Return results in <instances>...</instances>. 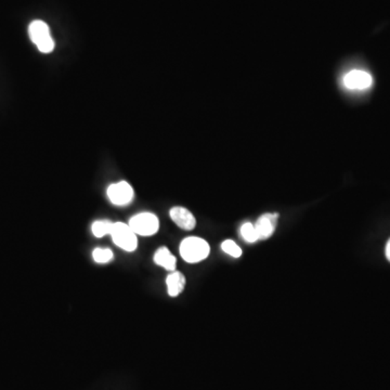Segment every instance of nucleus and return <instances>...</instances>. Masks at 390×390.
Returning a JSON list of instances; mask_svg holds the SVG:
<instances>
[{
    "label": "nucleus",
    "mask_w": 390,
    "mask_h": 390,
    "mask_svg": "<svg viewBox=\"0 0 390 390\" xmlns=\"http://www.w3.org/2000/svg\"><path fill=\"white\" fill-rule=\"evenodd\" d=\"M108 196L111 203L116 206H125L133 198V189L126 181L111 185L108 189Z\"/></svg>",
    "instance_id": "obj_5"
},
{
    "label": "nucleus",
    "mask_w": 390,
    "mask_h": 390,
    "mask_svg": "<svg viewBox=\"0 0 390 390\" xmlns=\"http://www.w3.org/2000/svg\"><path fill=\"white\" fill-rule=\"evenodd\" d=\"M111 236L116 245L126 252H133L137 248V234L133 232L129 225L123 223H114Z\"/></svg>",
    "instance_id": "obj_3"
},
{
    "label": "nucleus",
    "mask_w": 390,
    "mask_h": 390,
    "mask_svg": "<svg viewBox=\"0 0 390 390\" xmlns=\"http://www.w3.org/2000/svg\"><path fill=\"white\" fill-rule=\"evenodd\" d=\"M278 219L279 214H265V215L260 216L257 223H255L259 240H267L272 236L275 228H277V223H278Z\"/></svg>",
    "instance_id": "obj_7"
},
{
    "label": "nucleus",
    "mask_w": 390,
    "mask_h": 390,
    "mask_svg": "<svg viewBox=\"0 0 390 390\" xmlns=\"http://www.w3.org/2000/svg\"><path fill=\"white\" fill-rule=\"evenodd\" d=\"M170 218L171 221L181 228L183 230L190 231L193 230L196 225V221L193 214L190 210L185 207H174L169 212Z\"/></svg>",
    "instance_id": "obj_8"
},
{
    "label": "nucleus",
    "mask_w": 390,
    "mask_h": 390,
    "mask_svg": "<svg viewBox=\"0 0 390 390\" xmlns=\"http://www.w3.org/2000/svg\"><path fill=\"white\" fill-rule=\"evenodd\" d=\"M166 284H167V290L169 296L176 297V296L181 294L183 290H185V275L179 272V271H173L166 279Z\"/></svg>",
    "instance_id": "obj_9"
},
{
    "label": "nucleus",
    "mask_w": 390,
    "mask_h": 390,
    "mask_svg": "<svg viewBox=\"0 0 390 390\" xmlns=\"http://www.w3.org/2000/svg\"><path fill=\"white\" fill-rule=\"evenodd\" d=\"M28 35L32 44L41 53H50L55 49V40L47 23L41 20L32 21L28 26Z\"/></svg>",
    "instance_id": "obj_1"
},
{
    "label": "nucleus",
    "mask_w": 390,
    "mask_h": 390,
    "mask_svg": "<svg viewBox=\"0 0 390 390\" xmlns=\"http://www.w3.org/2000/svg\"><path fill=\"white\" fill-rule=\"evenodd\" d=\"M221 248H223L225 253L230 255L231 257L239 258L242 255V250L233 241H223V244H221Z\"/></svg>",
    "instance_id": "obj_14"
},
{
    "label": "nucleus",
    "mask_w": 390,
    "mask_h": 390,
    "mask_svg": "<svg viewBox=\"0 0 390 390\" xmlns=\"http://www.w3.org/2000/svg\"><path fill=\"white\" fill-rule=\"evenodd\" d=\"M128 225L133 229L136 234L150 236L158 232L160 221L154 214L141 213L133 216Z\"/></svg>",
    "instance_id": "obj_4"
},
{
    "label": "nucleus",
    "mask_w": 390,
    "mask_h": 390,
    "mask_svg": "<svg viewBox=\"0 0 390 390\" xmlns=\"http://www.w3.org/2000/svg\"><path fill=\"white\" fill-rule=\"evenodd\" d=\"M210 244L201 238L185 239L180 245V255L187 263H200L210 255Z\"/></svg>",
    "instance_id": "obj_2"
},
{
    "label": "nucleus",
    "mask_w": 390,
    "mask_h": 390,
    "mask_svg": "<svg viewBox=\"0 0 390 390\" xmlns=\"http://www.w3.org/2000/svg\"><path fill=\"white\" fill-rule=\"evenodd\" d=\"M372 83V76L364 71H351L344 77V84L346 87L349 89H355V91L368 89Z\"/></svg>",
    "instance_id": "obj_6"
},
{
    "label": "nucleus",
    "mask_w": 390,
    "mask_h": 390,
    "mask_svg": "<svg viewBox=\"0 0 390 390\" xmlns=\"http://www.w3.org/2000/svg\"><path fill=\"white\" fill-rule=\"evenodd\" d=\"M385 254L386 258H387L388 261L390 263V239L388 240L387 244H386Z\"/></svg>",
    "instance_id": "obj_15"
},
{
    "label": "nucleus",
    "mask_w": 390,
    "mask_h": 390,
    "mask_svg": "<svg viewBox=\"0 0 390 390\" xmlns=\"http://www.w3.org/2000/svg\"><path fill=\"white\" fill-rule=\"evenodd\" d=\"M113 252L109 248H95L93 252V257L95 263H106L113 259Z\"/></svg>",
    "instance_id": "obj_13"
},
{
    "label": "nucleus",
    "mask_w": 390,
    "mask_h": 390,
    "mask_svg": "<svg viewBox=\"0 0 390 390\" xmlns=\"http://www.w3.org/2000/svg\"><path fill=\"white\" fill-rule=\"evenodd\" d=\"M114 223L110 221H98L93 223V233L97 238H103L112 232Z\"/></svg>",
    "instance_id": "obj_11"
},
{
    "label": "nucleus",
    "mask_w": 390,
    "mask_h": 390,
    "mask_svg": "<svg viewBox=\"0 0 390 390\" xmlns=\"http://www.w3.org/2000/svg\"><path fill=\"white\" fill-rule=\"evenodd\" d=\"M241 235L248 243H255L259 240L255 225H252L250 223H244L241 227Z\"/></svg>",
    "instance_id": "obj_12"
},
{
    "label": "nucleus",
    "mask_w": 390,
    "mask_h": 390,
    "mask_svg": "<svg viewBox=\"0 0 390 390\" xmlns=\"http://www.w3.org/2000/svg\"><path fill=\"white\" fill-rule=\"evenodd\" d=\"M154 263L160 267L165 268L166 270L175 271L177 260L175 256L171 255L167 248H160L156 250V255H154Z\"/></svg>",
    "instance_id": "obj_10"
}]
</instances>
